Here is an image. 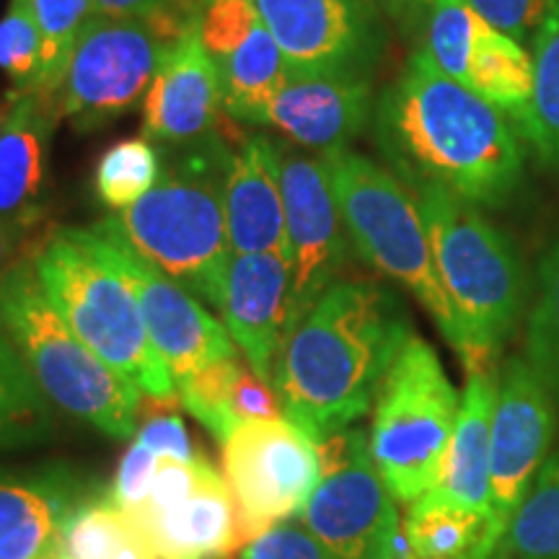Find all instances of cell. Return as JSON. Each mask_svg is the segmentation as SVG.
<instances>
[{"label":"cell","instance_id":"cell-24","mask_svg":"<svg viewBox=\"0 0 559 559\" xmlns=\"http://www.w3.org/2000/svg\"><path fill=\"white\" fill-rule=\"evenodd\" d=\"M464 86L508 115L523 135L534 96V58L526 45L489 26L474 52Z\"/></svg>","mask_w":559,"mask_h":559},{"label":"cell","instance_id":"cell-25","mask_svg":"<svg viewBox=\"0 0 559 559\" xmlns=\"http://www.w3.org/2000/svg\"><path fill=\"white\" fill-rule=\"evenodd\" d=\"M215 68H218L226 117L247 124H251L257 111L277 94V88L290 75L283 52L264 21L257 24V29L239 50Z\"/></svg>","mask_w":559,"mask_h":559},{"label":"cell","instance_id":"cell-33","mask_svg":"<svg viewBox=\"0 0 559 559\" xmlns=\"http://www.w3.org/2000/svg\"><path fill=\"white\" fill-rule=\"evenodd\" d=\"M130 539V523L109 495L83 500L70 510L62 528L60 559H117Z\"/></svg>","mask_w":559,"mask_h":559},{"label":"cell","instance_id":"cell-32","mask_svg":"<svg viewBox=\"0 0 559 559\" xmlns=\"http://www.w3.org/2000/svg\"><path fill=\"white\" fill-rule=\"evenodd\" d=\"M41 37V81L34 94L52 96L66 73L75 41L96 16L94 0H29Z\"/></svg>","mask_w":559,"mask_h":559},{"label":"cell","instance_id":"cell-43","mask_svg":"<svg viewBox=\"0 0 559 559\" xmlns=\"http://www.w3.org/2000/svg\"><path fill=\"white\" fill-rule=\"evenodd\" d=\"M379 559H423V557H417L415 551H412L407 536H404V531H402L400 539L391 544V547H389L386 551H383V555H381Z\"/></svg>","mask_w":559,"mask_h":559},{"label":"cell","instance_id":"cell-19","mask_svg":"<svg viewBox=\"0 0 559 559\" xmlns=\"http://www.w3.org/2000/svg\"><path fill=\"white\" fill-rule=\"evenodd\" d=\"M132 536L156 559H223L236 551V508L213 464L185 500L169 508L122 513Z\"/></svg>","mask_w":559,"mask_h":559},{"label":"cell","instance_id":"cell-46","mask_svg":"<svg viewBox=\"0 0 559 559\" xmlns=\"http://www.w3.org/2000/svg\"><path fill=\"white\" fill-rule=\"evenodd\" d=\"M47 559H60V557H47Z\"/></svg>","mask_w":559,"mask_h":559},{"label":"cell","instance_id":"cell-15","mask_svg":"<svg viewBox=\"0 0 559 559\" xmlns=\"http://www.w3.org/2000/svg\"><path fill=\"white\" fill-rule=\"evenodd\" d=\"M86 236L96 254L128 283L138 300L151 345L156 347L158 358L164 360L177 386L210 362L239 353L226 324L215 319L190 290L181 288L153 264L140 260L122 241L99 236L91 228H86Z\"/></svg>","mask_w":559,"mask_h":559},{"label":"cell","instance_id":"cell-7","mask_svg":"<svg viewBox=\"0 0 559 559\" xmlns=\"http://www.w3.org/2000/svg\"><path fill=\"white\" fill-rule=\"evenodd\" d=\"M32 260L55 309L91 353L145 396L177 400V383L151 345L135 296L96 254L86 228H58Z\"/></svg>","mask_w":559,"mask_h":559},{"label":"cell","instance_id":"cell-13","mask_svg":"<svg viewBox=\"0 0 559 559\" xmlns=\"http://www.w3.org/2000/svg\"><path fill=\"white\" fill-rule=\"evenodd\" d=\"M557 400L526 355H513L500 366L498 400L492 415V453L489 485L492 515L485 536L481 559H498L510 521L547 464L555 438Z\"/></svg>","mask_w":559,"mask_h":559},{"label":"cell","instance_id":"cell-44","mask_svg":"<svg viewBox=\"0 0 559 559\" xmlns=\"http://www.w3.org/2000/svg\"><path fill=\"white\" fill-rule=\"evenodd\" d=\"M117 559H156V555H153L145 544H140L135 536H132V539L128 542V547L120 551V557Z\"/></svg>","mask_w":559,"mask_h":559},{"label":"cell","instance_id":"cell-18","mask_svg":"<svg viewBox=\"0 0 559 559\" xmlns=\"http://www.w3.org/2000/svg\"><path fill=\"white\" fill-rule=\"evenodd\" d=\"M223 109L218 68L198 29L166 50L143 99V135L158 145H190L218 132Z\"/></svg>","mask_w":559,"mask_h":559},{"label":"cell","instance_id":"cell-20","mask_svg":"<svg viewBox=\"0 0 559 559\" xmlns=\"http://www.w3.org/2000/svg\"><path fill=\"white\" fill-rule=\"evenodd\" d=\"M223 205L234 254H288L275 138L247 135L239 145H230L223 177Z\"/></svg>","mask_w":559,"mask_h":559},{"label":"cell","instance_id":"cell-30","mask_svg":"<svg viewBox=\"0 0 559 559\" xmlns=\"http://www.w3.org/2000/svg\"><path fill=\"white\" fill-rule=\"evenodd\" d=\"M487 29V21L466 0H436L419 47L445 75L464 83Z\"/></svg>","mask_w":559,"mask_h":559},{"label":"cell","instance_id":"cell-39","mask_svg":"<svg viewBox=\"0 0 559 559\" xmlns=\"http://www.w3.org/2000/svg\"><path fill=\"white\" fill-rule=\"evenodd\" d=\"M160 456L151 445H145L140 438H132L128 453H124L120 469H117L115 487H111L109 500L115 502L122 513L135 510L140 502H145L153 485V474L158 469Z\"/></svg>","mask_w":559,"mask_h":559},{"label":"cell","instance_id":"cell-37","mask_svg":"<svg viewBox=\"0 0 559 559\" xmlns=\"http://www.w3.org/2000/svg\"><path fill=\"white\" fill-rule=\"evenodd\" d=\"M241 559H340L321 544L304 521L288 519L241 549Z\"/></svg>","mask_w":559,"mask_h":559},{"label":"cell","instance_id":"cell-34","mask_svg":"<svg viewBox=\"0 0 559 559\" xmlns=\"http://www.w3.org/2000/svg\"><path fill=\"white\" fill-rule=\"evenodd\" d=\"M526 360L539 370L547 386L559 396V243L544 257L536 285V304L528 317Z\"/></svg>","mask_w":559,"mask_h":559},{"label":"cell","instance_id":"cell-27","mask_svg":"<svg viewBox=\"0 0 559 559\" xmlns=\"http://www.w3.org/2000/svg\"><path fill=\"white\" fill-rule=\"evenodd\" d=\"M528 50L534 58V96L523 140L542 164L559 169V0H551Z\"/></svg>","mask_w":559,"mask_h":559},{"label":"cell","instance_id":"cell-47","mask_svg":"<svg viewBox=\"0 0 559 559\" xmlns=\"http://www.w3.org/2000/svg\"><path fill=\"white\" fill-rule=\"evenodd\" d=\"M373 3H376V5H379V0H373Z\"/></svg>","mask_w":559,"mask_h":559},{"label":"cell","instance_id":"cell-16","mask_svg":"<svg viewBox=\"0 0 559 559\" xmlns=\"http://www.w3.org/2000/svg\"><path fill=\"white\" fill-rule=\"evenodd\" d=\"M373 83L334 75H288L251 124L275 130L300 151L349 148L373 117Z\"/></svg>","mask_w":559,"mask_h":559},{"label":"cell","instance_id":"cell-35","mask_svg":"<svg viewBox=\"0 0 559 559\" xmlns=\"http://www.w3.org/2000/svg\"><path fill=\"white\" fill-rule=\"evenodd\" d=\"M0 70L13 81V94H29L41 81V37L29 0H11L0 19Z\"/></svg>","mask_w":559,"mask_h":559},{"label":"cell","instance_id":"cell-31","mask_svg":"<svg viewBox=\"0 0 559 559\" xmlns=\"http://www.w3.org/2000/svg\"><path fill=\"white\" fill-rule=\"evenodd\" d=\"M47 415V396L9 334L0 330V445L32 440L45 428Z\"/></svg>","mask_w":559,"mask_h":559},{"label":"cell","instance_id":"cell-1","mask_svg":"<svg viewBox=\"0 0 559 559\" xmlns=\"http://www.w3.org/2000/svg\"><path fill=\"white\" fill-rule=\"evenodd\" d=\"M389 169L409 190L443 187L477 207H500L519 190L526 148L519 124L417 47L373 107Z\"/></svg>","mask_w":559,"mask_h":559},{"label":"cell","instance_id":"cell-29","mask_svg":"<svg viewBox=\"0 0 559 559\" xmlns=\"http://www.w3.org/2000/svg\"><path fill=\"white\" fill-rule=\"evenodd\" d=\"M164 151L151 138H124L102 153L96 164V198L111 213L135 205L158 185Z\"/></svg>","mask_w":559,"mask_h":559},{"label":"cell","instance_id":"cell-2","mask_svg":"<svg viewBox=\"0 0 559 559\" xmlns=\"http://www.w3.org/2000/svg\"><path fill=\"white\" fill-rule=\"evenodd\" d=\"M409 334L394 293L368 277L337 280L285 340L275 373L285 419L313 443L353 428Z\"/></svg>","mask_w":559,"mask_h":559},{"label":"cell","instance_id":"cell-10","mask_svg":"<svg viewBox=\"0 0 559 559\" xmlns=\"http://www.w3.org/2000/svg\"><path fill=\"white\" fill-rule=\"evenodd\" d=\"M166 45L145 19L96 13L75 41L66 73L50 96L60 120L75 130L107 128L148 94Z\"/></svg>","mask_w":559,"mask_h":559},{"label":"cell","instance_id":"cell-11","mask_svg":"<svg viewBox=\"0 0 559 559\" xmlns=\"http://www.w3.org/2000/svg\"><path fill=\"white\" fill-rule=\"evenodd\" d=\"M319 474L317 443L288 419L243 423L223 443V477L236 508V551L296 519Z\"/></svg>","mask_w":559,"mask_h":559},{"label":"cell","instance_id":"cell-12","mask_svg":"<svg viewBox=\"0 0 559 559\" xmlns=\"http://www.w3.org/2000/svg\"><path fill=\"white\" fill-rule=\"evenodd\" d=\"M275 166L285 202L290 257L288 337L311 306L345 275L353 243L334 198L330 171L317 153L275 138Z\"/></svg>","mask_w":559,"mask_h":559},{"label":"cell","instance_id":"cell-45","mask_svg":"<svg viewBox=\"0 0 559 559\" xmlns=\"http://www.w3.org/2000/svg\"><path fill=\"white\" fill-rule=\"evenodd\" d=\"M9 111H11V96L0 104V130L5 128V120H9Z\"/></svg>","mask_w":559,"mask_h":559},{"label":"cell","instance_id":"cell-3","mask_svg":"<svg viewBox=\"0 0 559 559\" xmlns=\"http://www.w3.org/2000/svg\"><path fill=\"white\" fill-rule=\"evenodd\" d=\"M228 153L221 130L198 143L169 145L158 185L132 207L109 213L91 228L122 241L215 311L223 306L234 257L223 205Z\"/></svg>","mask_w":559,"mask_h":559},{"label":"cell","instance_id":"cell-38","mask_svg":"<svg viewBox=\"0 0 559 559\" xmlns=\"http://www.w3.org/2000/svg\"><path fill=\"white\" fill-rule=\"evenodd\" d=\"M489 26L531 45L536 29L547 16L551 0H466Z\"/></svg>","mask_w":559,"mask_h":559},{"label":"cell","instance_id":"cell-41","mask_svg":"<svg viewBox=\"0 0 559 559\" xmlns=\"http://www.w3.org/2000/svg\"><path fill=\"white\" fill-rule=\"evenodd\" d=\"M96 11L104 16H122V19H148L153 13L169 9L179 0H94Z\"/></svg>","mask_w":559,"mask_h":559},{"label":"cell","instance_id":"cell-8","mask_svg":"<svg viewBox=\"0 0 559 559\" xmlns=\"http://www.w3.org/2000/svg\"><path fill=\"white\" fill-rule=\"evenodd\" d=\"M459 407L438 353L412 332L383 376L368 432L370 456L396 502L412 506L438 485Z\"/></svg>","mask_w":559,"mask_h":559},{"label":"cell","instance_id":"cell-21","mask_svg":"<svg viewBox=\"0 0 559 559\" xmlns=\"http://www.w3.org/2000/svg\"><path fill=\"white\" fill-rule=\"evenodd\" d=\"M60 117L50 96L11 94V111L0 130V223L32 230L41 215L47 153Z\"/></svg>","mask_w":559,"mask_h":559},{"label":"cell","instance_id":"cell-23","mask_svg":"<svg viewBox=\"0 0 559 559\" xmlns=\"http://www.w3.org/2000/svg\"><path fill=\"white\" fill-rule=\"evenodd\" d=\"M75 506L58 477H0V559L60 557L62 528Z\"/></svg>","mask_w":559,"mask_h":559},{"label":"cell","instance_id":"cell-4","mask_svg":"<svg viewBox=\"0 0 559 559\" xmlns=\"http://www.w3.org/2000/svg\"><path fill=\"white\" fill-rule=\"evenodd\" d=\"M412 192L428 228L438 277L464 334V368L495 362L526 311V264L510 236L474 202L432 185Z\"/></svg>","mask_w":559,"mask_h":559},{"label":"cell","instance_id":"cell-40","mask_svg":"<svg viewBox=\"0 0 559 559\" xmlns=\"http://www.w3.org/2000/svg\"><path fill=\"white\" fill-rule=\"evenodd\" d=\"M436 0H379V9L409 41H423Z\"/></svg>","mask_w":559,"mask_h":559},{"label":"cell","instance_id":"cell-14","mask_svg":"<svg viewBox=\"0 0 559 559\" xmlns=\"http://www.w3.org/2000/svg\"><path fill=\"white\" fill-rule=\"evenodd\" d=\"M290 75L373 79L386 26L373 0H254Z\"/></svg>","mask_w":559,"mask_h":559},{"label":"cell","instance_id":"cell-26","mask_svg":"<svg viewBox=\"0 0 559 559\" xmlns=\"http://www.w3.org/2000/svg\"><path fill=\"white\" fill-rule=\"evenodd\" d=\"M404 536L423 559H481L487 519L469 508L423 495L407 510Z\"/></svg>","mask_w":559,"mask_h":559},{"label":"cell","instance_id":"cell-22","mask_svg":"<svg viewBox=\"0 0 559 559\" xmlns=\"http://www.w3.org/2000/svg\"><path fill=\"white\" fill-rule=\"evenodd\" d=\"M495 362L466 368V386L451 443L445 449L443 469L430 498L453 502L485 515H492V485H489V453H492V415L498 400Z\"/></svg>","mask_w":559,"mask_h":559},{"label":"cell","instance_id":"cell-28","mask_svg":"<svg viewBox=\"0 0 559 559\" xmlns=\"http://www.w3.org/2000/svg\"><path fill=\"white\" fill-rule=\"evenodd\" d=\"M498 559H559V456L547 459L536 474Z\"/></svg>","mask_w":559,"mask_h":559},{"label":"cell","instance_id":"cell-5","mask_svg":"<svg viewBox=\"0 0 559 559\" xmlns=\"http://www.w3.org/2000/svg\"><path fill=\"white\" fill-rule=\"evenodd\" d=\"M0 330L9 334L41 394L62 412L115 440L138 436L143 391L70 330L39 283L32 254L0 277Z\"/></svg>","mask_w":559,"mask_h":559},{"label":"cell","instance_id":"cell-6","mask_svg":"<svg viewBox=\"0 0 559 559\" xmlns=\"http://www.w3.org/2000/svg\"><path fill=\"white\" fill-rule=\"evenodd\" d=\"M349 243L362 262L412 293L438 332L464 353V334L438 277L430 236L415 192L389 166L349 148L324 153Z\"/></svg>","mask_w":559,"mask_h":559},{"label":"cell","instance_id":"cell-42","mask_svg":"<svg viewBox=\"0 0 559 559\" xmlns=\"http://www.w3.org/2000/svg\"><path fill=\"white\" fill-rule=\"evenodd\" d=\"M29 230L24 228H13V226H5V223H0V277L9 272L13 264H16L21 257L19 251L24 247V239Z\"/></svg>","mask_w":559,"mask_h":559},{"label":"cell","instance_id":"cell-17","mask_svg":"<svg viewBox=\"0 0 559 559\" xmlns=\"http://www.w3.org/2000/svg\"><path fill=\"white\" fill-rule=\"evenodd\" d=\"M290 277L288 254H234L223 288V324L243 360L272 386L288 340Z\"/></svg>","mask_w":559,"mask_h":559},{"label":"cell","instance_id":"cell-9","mask_svg":"<svg viewBox=\"0 0 559 559\" xmlns=\"http://www.w3.org/2000/svg\"><path fill=\"white\" fill-rule=\"evenodd\" d=\"M321 474L298 519L340 559H379L402 536L404 523L368 432L345 428L319 440Z\"/></svg>","mask_w":559,"mask_h":559},{"label":"cell","instance_id":"cell-36","mask_svg":"<svg viewBox=\"0 0 559 559\" xmlns=\"http://www.w3.org/2000/svg\"><path fill=\"white\" fill-rule=\"evenodd\" d=\"M262 16L254 0H205L200 13V41L218 66L251 37Z\"/></svg>","mask_w":559,"mask_h":559}]
</instances>
